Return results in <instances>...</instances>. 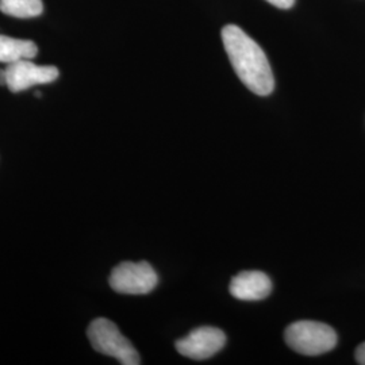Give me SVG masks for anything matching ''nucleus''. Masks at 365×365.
<instances>
[{
	"label": "nucleus",
	"mask_w": 365,
	"mask_h": 365,
	"mask_svg": "<svg viewBox=\"0 0 365 365\" xmlns=\"http://www.w3.org/2000/svg\"><path fill=\"white\" fill-rule=\"evenodd\" d=\"M222 41L237 76L249 90L260 96L272 93L274 73L260 46L235 25L222 29Z\"/></svg>",
	"instance_id": "f257e3e1"
},
{
	"label": "nucleus",
	"mask_w": 365,
	"mask_h": 365,
	"mask_svg": "<svg viewBox=\"0 0 365 365\" xmlns=\"http://www.w3.org/2000/svg\"><path fill=\"white\" fill-rule=\"evenodd\" d=\"M284 339L288 346L304 356H319L337 345V333L327 324L317 321H298L287 327Z\"/></svg>",
	"instance_id": "f03ea898"
},
{
	"label": "nucleus",
	"mask_w": 365,
	"mask_h": 365,
	"mask_svg": "<svg viewBox=\"0 0 365 365\" xmlns=\"http://www.w3.org/2000/svg\"><path fill=\"white\" fill-rule=\"evenodd\" d=\"M92 348L96 352L117 359L120 364L140 365L141 359L129 339H126L117 325L106 318L92 321L87 330Z\"/></svg>",
	"instance_id": "7ed1b4c3"
},
{
	"label": "nucleus",
	"mask_w": 365,
	"mask_h": 365,
	"mask_svg": "<svg viewBox=\"0 0 365 365\" xmlns=\"http://www.w3.org/2000/svg\"><path fill=\"white\" fill-rule=\"evenodd\" d=\"M157 283L156 271L146 261L120 262L110 274V286L119 294L145 295L152 292Z\"/></svg>",
	"instance_id": "20e7f679"
},
{
	"label": "nucleus",
	"mask_w": 365,
	"mask_h": 365,
	"mask_svg": "<svg viewBox=\"0 0 365 365\" xmlns=\"http://www.w3.org/2000/svg\"><path fill=\"white\" fill-rule=\"evenodd\" d=\"M226 344V336L221 329L197 327L188 336L176 342L178 352L192 360H207L221 351Z\"/></svg>",
	"instance_id": "39448f33"
},
{
	"label": "nucleus",
	"mask_w": 365,
	"mask_h": 365,
	"mask_svg": "<svg viewBox=\"0 0 365 365\" xmlns=\"http://www.w3.org/2000/svg\"><path fill=\"white\" fill-rule=\"evenodd\" d=\"M7 87L11 92L26 91L30 87L49 84L58 78V69L53 66H37L31 60H21L6 66Z\"/></svg>",
	"instance_id": "423d86ee"
},
{
	"label": "nucleus",
	"mask_w": 365,
	"mask_h": 365,
	"mask_svg": "<svg viewBox=\"0 0 365 365\" xmlns=\"http://www.w3.org/2000/svg\"><path fill=\"white\" fill-rule=\"evenodd\" d=\"M229 289L237 299H265L272 291V282L260 271H245L232 279Z\"/></svg>",
	"instance_id": "0eeeda50"
},
{
	"label": "nucleus",
	"mask_w": 365,
	"mask_h": 365,
	"mask_svg": "<svg viewBox=\"0 0 365 365\" xmlns=\"http://www.w3.org/2000/svg\"><path fill=\"white\" fill-rule=\"evenodd\" d=\"M38 48L33 41L0 36V63L14 64L21 60H31L37 56Z\"/></svg>",
	"instance_id": "6e6552de"
},
{
	"label": "nucleus",
	"mask_w": 365,
	"mask_h": 365,
	"mask_svg": "<svg viewBox=\"0 0 365 365\" xmlns=\"http://www.w3.org/2000/svg\"><path fill=\"white\" fill-rule=\"evenodd\" d=\"M0 11L14 18H36L43 11L42 0H0Z\"/></svg>",
	"instance_id": "1a4fd4ad"
},
{
	"label": "nucleus",
	"mask_w": 365,
	"mask_h": 365,
	"mask_svg": "<svg viewBox=\"0 0 365 365\" xmlns=\"http://www.w3.org/2000/svg\"><path fill=\"white\" fill-rule=\"evenodd\" d=\"M267 1L274 4V7L283 9V10L291 9L294 6V3H295V0H267Z\"/></svg>",
	"instance_id": "9d476101"
},
{
	"label": "nucleus",
	"mask_w": 365,
	"mask_h": 365,
	"mask_svg": "<svg viewBox=\"0 0 365 365\" xmlns=\"http://www.w3.org/2000/svg\"><path fill=\"white\" fill-rule=\"evenodd\" d=\"M354 356H356V361L359 364L365 365V342L361 344L360 346H357Z\"/></svg>",
	"instance_id": "9b49d317"
},
{
	"label": "nucleus",
	"mask_w": 365,
	"mask_h": 365,
	"mask_svg": "<svg viewBox=\"0 0 365 365\" xmlns=\"http://www.w3.org/2000/svg\"><path fill=\"white\" fill-rule=\"evenodd\" d=\"M6 84H7V71L4 68V69H0V86H6Z\"/></svg>",
	"instance_id": "f8f14e48"
}]
</instances>
